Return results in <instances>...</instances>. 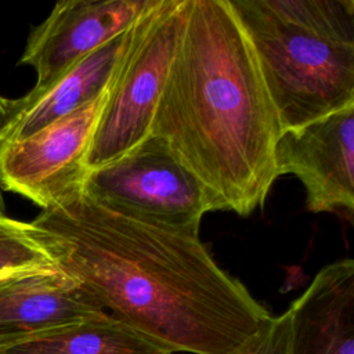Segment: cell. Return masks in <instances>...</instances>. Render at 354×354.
Here are the masks:
<instances>
[{
	"label": "cell",
	"instance_id": "cell-1",
	"mask_svg": "<svg viewBox=\"0 0 354 354\" xmlns=\"http://www.w3.org/2000/svg\"><path fill=\"white\" fill-rule=\"evenodd\" d=\"M30 223L111 317L170 353L246 354L272 318L199 235L120 216L80 189Z\"/></svg>",
	"mask_w": 354,
	"mask_h": 354
},
{
	"label": "cell",
	"instance_id": "cell-2",
	"mask_svg": "<svg viewBox=\"0 0 354 354\" xmlns=\"http://www.w3.org/2000/svg\"><path fill=\"white\" fill-rule=\"evenodd\" d=\"M282 133L254 51L230 0H184L173 58L151 120L173 155L239 216L277 177Z\"/></svg>",
	"mask_w": 354,
	"mask_h": 354
},
{
	"label": "cell",
	"instance_id": "cell-3",
	"mask_svg": "<svg viewBox=\"0 0 354 354\" xmlns=\"http://www.w3.org/2000/svg\"><path fill=\"white\" fill-rule=\"evenodd\" d=\"M283 130L354 105V0H230Z\"/></svg>",
	"mask_w": 354,
	"mask_h": 354
},
{
	"label": "cell",
	"instance_id": "cell-4",
	"mask_svg": "<svg viewBox=\"0 0 354 354\" xmlns=\"http://www.w3.org/2000/svg\"><path fill=\"white\" fill-rule=\"evenodd\" d=\"M184 0H156L127 30L86 155L104 166L149 136L151 120L177 43Z\"/></svg>",
	"mask_w": 354,
	"mask_h": 354
},
{
	"label": "cell",
	"instance_id": "cell-5",
	"mask_svg": "<svg viewBox=\"0 0 354 354\" xmlns=\"http://www.w3.org/2000/svg\"><path fill=\"white\" fill-rule=\"evenodd\" d=\"M80 191L97 205L151 225L199 235L207 212L221 202L155 134L118 159L87 170Z\"/></svg>",
	"mask_w": 354,
	"mask_h": 354
},
{
	"label": "cell",
	"instance_id": "cell-6",
	"mask_svg": "<svg viewBox=\"0 0 354 354\" xmlns=\"http://www.w3.org/2000/svg\"><path fill=\"white\" fill-rule=\"evenodd\" d=\"M106 90L39 131L0 145V187L51 207L80 189Z\"/></svg>",
	"mask_w": 354,
	"mask_h": 354
},
{
	"label": "cell",
	"instance_id": "cell-7",
	"mask_svg": "<svg viewBox=\"0 0 354 354\" xmlns=\"http://www.w3.org/2000/svg\"><path fill=\"white\" fill-rule=\"evenodd\" d=\"M277 177L296 176L313 213L354 212V105L296 129L283 130L275 145Z\"/></svg>",
	"mask_w": 354,
	"mask_h": 354
},
{
	"label": "cell",
	"instance_id": "cell-8",
	"mask_svg": "<svg viewBox=\"0 0 354 354\" xmlns=\"http://www.w3.org/2000/svg\"><path fill=\"white\" fill-rule=\"evenodd\" d=\"M156 0H62L37 25L19 64L36 73L39 88L124 33Z\"/></svg>",
	"mask_w": 354,
	"mask_h": 354
},
{
	"label": "cell",
	"instance_id": "cell-9",
	"mask_svg": "<svg viewBox=\"0 0 354 354\" xmlns=\"http://www.w3.org/2000/svg\"><path fill=\"white\" fill-rule=\"evenodd\" d=\"M108 313L58 266L0 281V347Z\"/></svg>",
	"mask_w": 354,
	"mask_h": 354
},
{
	"label": "cell",
	"instance_id": "cell-10",
	"mask_svg": "<svg viewBox=\"0 0 354 354\" xmlns=\"http://www.w3.org/2000/svg\"><path fill=\"white\" fill-rule=\"evenodd\" d=\"M286 311L290 354H354V260L321 268Z\"/></svg>",
	"mask_w": 354,
	"mask_h": 354
},
{
	"label": "cell",
	"instance_id": "cell-11",
	"mask_svg": "<svg viewBox=\"0 0 354 354\" xmlns=\"http://www.w3.org/2000/svg\"><path fill=\"white\" fill-rule=\"evenodd\" d=\"M127 30L73 64L48 84L33 87L24 97L12 100L10 123L0 145L25 138L102 94L124 47Z\"/></svg>",
	"mask_w": 354,
	"mask_h": 354
},
{
	"label": "cell",
	"instance_id": "cell-12",
	"mask_svg": "<svg viewBox=\"0 0 354 354\" xmlns=\"http://www.w3.org/2000/svg\"><path fill=\"white\" fill-rule=\"evenodd\" d=\"M0 354H173L109 314L53 328L0 347Z\"/></svg>",
	"mask_w": 354,
	"mask_h": 354
},
{
	"label": "cell",
	"instance_id": "cell-13",
	"mask_svg": "<svg viewBox=\"0 0 354 354\" xmlns=\"http://www.w3.org/2000/svg\"><path fill=\"white\" fill-rule=\"evenodd\" d=\"M51 267L57 264L32 223L15 220L0 210V281Z\"/></svg>",
	"mask_w": 354,
	"mask_h": 354
},
{
	"label": "cell",
	"instance_id": "cell-14",
	"mask_svg": "<svg viewBox=\"0 0 354 354\" xmlns=\"http://www.w3.org/2000/svg\"><path fill=\"white\" fill-rule=\"evenodd\" d=\"M246 354H290V319L288 311L271 318L260 339Z\"/></svg>",
	"mask_w": 354,
	"mask_h": 354
},
{
	"label": "cell",
	"instance_id": "cell-15",
	"mask_svg": "<svg viewBox=\"0 0 354 354\" xmlns=\"http://www.w3.org/2000/svg\"><path fill=\"white\" fill-rule=\"evenodd\" d=\"M11 109H12V100L4 98L0 94V142H1V138L6 133V130H7V126L10 123Z\"/></svg>",
	"mask_w": 354,
	"mask_h": 354
}]
</instances>
